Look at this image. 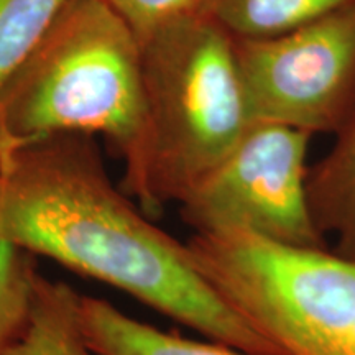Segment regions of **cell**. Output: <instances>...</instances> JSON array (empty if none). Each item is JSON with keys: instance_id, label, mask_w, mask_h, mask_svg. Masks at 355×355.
Instances as JSON below:
<instances>
[{"instance_id": "obj_1", "label": "cell", "mask_w": 355, "mask_h": 355, "mask_svg": "<svg viewBox=\"0 0 355 355\" xmlns=\"http://www.w3.org/2000/svg\"><path fill=\"white\" fill-rule=\"evenodd\" d=\"M0 242L114 286L207 340L282 355L199 275L186 243L114 184L96 137L60 133L0 148Z\"/></svg>"}, {"instance_id": "obj_2", "label": "cell", "mask_w": 355, "mask_h": 355, "mask_svg": "<svg viewBox=\"0 0 355 355\" xmlns=\"http://www.w3.org/2000/svg\"><path fill=\"white\" fill-rule=\"evenodd\" d=\"M146 128L123 189L146 214L181 204L255 121L234 38L209 17L173 21L140 42Z\"/></svg>"}, {"instance_id": "obj_3", "label": "cell", "mask_w": 355, "mask_h": 355, "mask_svg": "<svg viewBox=\"0 0 355 355\" xmlns=\"http://www.w3.org/2000/svg\"><path fill=\"white\" fill-rule=\"evenodd\" d=\"M145 128L140 40L105 0H73L0 94V148L60 133L101 135L127 173Z\"/></svg>"}, {"instance_id": "obj_4", "label": "cell", "mask_w": 355, "mask_h": 355, "mask_svg": "<svg viewBox=\"0 0 355 355\" xmlns=\"http://www.w3.org/2000/svg\"><path fill=\"white\" fill-rule=\"evenodd\" d=\"M194 268L282 355H334L355 327V259L248 232L194 234Z\"/></svg>"}, {"instance_id": "obj_5", "label": "cell", "mask_w": 355, "mask_h": 355, "mask_svg": "<svg viewBox=\"0 0 355 355\" xmlns=\"http://www.w3.org/2000/svg\"><path fill=\"white\" fill-rule=\"evenodd\" d=\"M309 132L257 122L180 204L194 234L248 232L285 245L326 248L309 206Z\"/></svg>"}, {"instance_id": "obj_6", "label": "cell", "mask_w": 355, "mask_h": 355, "mask_svg": "<svg viewBox=\"0 0 355 355\" xmlns=\"http://www.w3.org/2000/svg\"><path fill=\"white\" fill-rule=\"evenodd\" d=\"M234 43L255 123L313 133L337 122L355 78V2L278 37Z\"/></svg>"}, {"instance_id": "obj_7", "label": "cell", "mask_w": 355, "mask_h": 355, "mask_svg": "<svg viewBox=\"0 0 355 355\" xmlns=\"http://www.w3.org/2000/svg\"><path fill=\"white\" fill-rule=\"evenodd\" d=\"M79 314L96 355H250L214 340L201 343L165 332L94 296L81 295Z\"/></svg>"}, {"instance_id": "obj_8", "label": "cell", "mask_w": 355, "mask_h": 355, "mask_svg": "<svg viewBox=\"0 0 355 355\" xmlns=\"http://www.w3.org/2000/svg\"><path fill=\"white\" fill-rule=\"evenodd\" d=\"M79 301L68 283L40 273L24 331L0 355H96L84 334Z\"/></svg>"}, {"instance_id": "obj_9", "label": "cell", "mask_w": 355, "mask_h": 355, "mask_svg": "<svg viewBox=\"0 0 355 355\" xmlns=\"http://www.w3.org/2000/svg\"><path fill=\"white\" fill-rule=\"evenodd\" d=\"M309 206L319 232L337 239V254L355 259V121L308 176Z\"/></svg>"}, {"instance_id": "obj_10", "label": "cell", "mask_w": 355, "mask_h": 355, "mask_svg": "<svg viewBox=\"0 0 355 355\" xmlns=\"http://www.w3.org/2000/svg\"><path fill=\"white\" fill-rule=\"evenodd\" d=\"M355 0H206L209 17L235 40L278 37L350 6Z\"/></svg>"}, {"instance_id": "obj_11", "label": "cell", "mask_w": 355, "mask_h": 355, "mask_svg": "<svg viewBox=\"0 0 355 355\" xmlns=\"http://www.w3.org/2000/svg\"><path fill=\"white\" fill-rule=\"evenodd\" d=\"M73 0H0V94Z\"/></svg>"}, {"instance_id": "obj_12", "label": "cell", "mask_w": 355, "mask_h": 355, "mask_svg": "<svg viewBox=\"0 0 355 355\" xmlns=\"http://www.w3.org/2000/svg\"><path fill=\"white\" fill-rule=\"evenodd\" d=\"M38 277L35 255L8 242H0V350L24 331Z\"/></svg>"}, {"instance_id": "obj_13", "label": "cell", "mask_w": 355, "mask_h": 355, "mask_svg": "<svg viewBox=\"0 0 355 355\" xmlns=\"http://www.w3.org/2000/svg\"><path fill=\"white\" fill-rule=\"evenodd\" d=\"M140 42L184 17L202 13L206 0H105Z\"/></svg>"}, {"instance_id": "obj_14", "label": "cell", "mask_w": 355, "mask_h": 355, "mask_svg": "<svg viewBox=\"0 0 355 355\" xmlns=\"http://www.w3.org/2000/svg\"><path fill=\"white\" fill-rule=\"evenodd\" d=\"M334 355H355V327L347 339L340 344V347L336 350Z\"/></svg>"}]
</instances>
